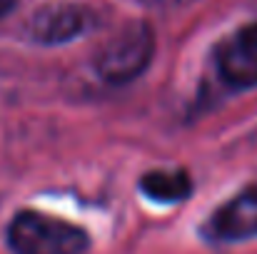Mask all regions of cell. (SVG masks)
Segmentation results:
<instances>
[{
    "label": "cell",
    "mask_w": 257,
    "mask_h": 254,
    "mask_svg": "<svg viewBox=\"0 0 257 254\" xmlns=\"http://www.w3.org/2000/svg\"><path fill=\"white\" fill-rule=\"evenodd\" d=\"M13 254H85L90 237L83 227L40 212H18L8 224Z\"/></svg>",
    "instance_id": "1"
},
{
    "label": "cell",
    "mask_w": 257,
    "mask_h": 254,
    "mask_svg": "<svg viewBox=\"0 0 257 254\" xmlns=\"http://www.w3.org/2000/svg\"><path fill=\"white\" fill-rule=\"evenodd\" d=\"M155 53V35L148 23L122 28L95 58V70L102 80L125 85L143 75Z\"/></svg>",
    "instance_id": "2"
},
{
    "label": "cell",
    "mask_w": 257,
    "mask_h": 254,
    "mask_svg": "<svg viewBox=\"0 0 257 254\" xmlns=\"http://www.w3.org/2000/svg\"><path fill=\"white\" fill-rule=\"evenodd\" d=\"M200 234L215 244L257 237V182L242 187L232 199L220 204L200 227Z\"/></svg>",
    "instance_id": "3"
},
{
    "label": "cell",
    "mask_w": 257,
    "mask_h": 254,
    "mask_svg": "<svg viewBox=\"0 0 257 254\" xmlns=\"http://www.w3.org/2000/svg\"><path fill=\"white\" fill-rule=\"evenodd\" d=\"M215 68L222 83L235 90H247L257 85V23L237 28L232 35L217 43Z\"/></svg>",
    "instance_id": "4"
},
{
    "label": "cell",
    "mask_w": 257,
    "mask_h": 254,
    "mask_svg": "<svg viewBox=\"0 0 257 254\" xmlns=\"http://www.w3.org/2000/svg\"><path fill=\"white\" fill-rule=\"evenodd\" d=\"M92 23V15L87 8L60 3V5H48L40 8L33 15L30 33L38 43L55 45V43H68L78 35H83Z\"/></svg>",
    "instance_id": "5"
},
{
    "label": "cell",
    "mask_w": 257,
    "mask_h": 254,
    "mask_svg": "<svg viewBox=\"0 0 257 254\" xmlns=\"http://www.w3.org/2000/svg\"><path fill=\"white\" fill-rule=\"evenodd\" d=\"M140 189L158 204H175L190 197L192 179L185 169H150L143 174Z\"/></svg>",
    "instance_id": "6"
},
{
    "label": "cell",
    "mask_w": 257,
    "mask_h": 254,
    "mask_svg": "<svg viewBox=\"0 0 257 254\" xmlns=\"http://www.w3.org/2000/svg\"><path fill=\"white\" fill-rule=\"evenodd\" d=\"M15 3H18V0H0V18L8 15V13L15 8Z\"/></svg>",
    "instance_id": "7"
}]
</instances>
